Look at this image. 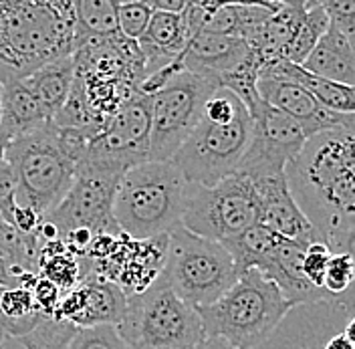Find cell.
<instances>
[{
    "instance_id": "6da1fadb",
    "label": "cell",
    "mask_w": 355,
    "mask_h": 349,
    "mask_svg": "<svg viewBox=\"0 0 355 349\" xmlns=\"http://www.w3.org/2000/svg\"><path fill=\"white\" fill-rule=\"evenodd\" d=\"M355 128L311 135L285 168L288 194L331 253L354 255Z\"/></svg>"
},
{
    "instance_id": "7a4b0ae2",
    "label": "cell",
    "mask_w": 355,
    "mask_h": 349,
    "mask_svg": "<svg viewBox=\"0 0 355 349\" xmlns=\"http://www.w3.org/2000/svg\"><path fill=\"white\" fill-rule=\"evenodd\" d=\"M87 142L83 133L61 130L53 119L17 133L4 153L17 180L15 202L41 219L49 216L69 192Z\"/></svg>"
},
{
    "instance_id": "3957f363",
    "label": "cell",
    "mask_w": 355,
    "mask_h": 349,
    "mask_svg": "<svg viewBox=\"0 0 355 349\" xmlns=\"http://www.w3.org/2000/svg\"><path fill=\"white\" fill-rule=\"evenodd\" d=\"M73 2L0 0V83L73 55Z\"/></svg>"
},
{
    "instance_id": "277c9868",
    "label": "cell",
    "mask_w": 355,
    "mask_h": 349,
    "mask_svg": "<svg viewBox=\"0 0 355 349\" xmlns=\"http://www.w3.org/2000/svg\"><path fill=\"white\" fill-rule=\"evenodd\" d=\"M186 180L172 162H144L119 178L113 220L133 240L168 237L182 222Z\"/></svg>"
},
{
    "instance_id": "5b68a950",
    "label": "cell",
    "mask_w": 355,
    "mask_h": 349,
    "mask_svg": "<svg viewBox=\"0 0 355 349\" xmlns=\"http://www.w3.org/2000/svg\"><path fill=\"white\" fill-rule=\"evenodd\" d=\"M291 303L257 269L239 275L212 305L196 311L206 337H220L236 349H252L287 315Z\"/></svg>"
},
{
    "instance_id": "8992f818",
    "label": "cell",
    "mask_w": 355,
    "mask_h": 349,
    "mask_svg": "<svg viewBox=\"0 0 355 349\" xmlns=\"http://www.w3.org/2000/svg\"><path fill=\"white\" fill-rule=\"evenodd\" d=\"M239 279L232 257L220 242L202 239L178 226L168 235V253L159 275L182 303L200 311L212 305Z\"/></svg>"
},
{
    "instance_id": "52a82bcc",
    "label": "cell",
    "mask_w": 355,
    "mask_h": 349,
    "mask_svg": "<svg viewBox=\"0 0 355 349\" xmlns=\"http://www.w3.org/2000/svg\"><path fill=\"white\" fill-rule=\"evenodd\" d=\"M125 349H192L206 339L200 315L159 281L130 295L115 325Z\"/></svg>"
},
{
    "instance_id": "ba28073f",
    "label": "cell",
    "mask_w": 355,
    "mask_h": 349,
    "mask_svg": "<svg viewBox=\"0 0 355 349\" xmlns=\"http://www.w3.org/2000/svg\"><path fill=\"white\" fill-rule=\"evenodd\" d=\"M259 224V198L252 180L232 174L214 186L188 184L180 226L202 239L226 242Z\"/></svg>"
},
{
    "instance_id": "9c48e42d",
    "label": "cell",
    "mask_w": 355,
    "mask_h": 349,
    "mask_svg": "<svg viewBox=\"0 0 355 349\" xmlns=\"http://www.w3.org/2000/svg\"><path fill=\"white\" fill-rule=\"evenodd\" d=\"M220 89L188 71H180L150 97V162H170L202 119L206 99Z\"/></svg>"
},
{
    "instance_id": "30bf717a",
    "label": "cell",
    "mask_w": 355,
    "mask_h": 349,
    "mask_svg": "<svg viewBox=\"0 0 355 349\" xmlns=\"http://www.w3.org/2000/svg\"><path fill=\"white\" fill-rule=\"evenodd\" d=\"M250 130L252 117L248 111L226 126L200 119L170 162L188 184L214 186L236 172Z\"/></svg>"
},
{
    "instance_id": "8fae6325",
    "label": "cell",
    "mask_w": 355,
    "mask_h": 349,
    "mask_svg": "<svg viewBox=\"0 0 355 349\" xmlns=\"http://www.w3.org/2000/svg\"><path fill=\"white\" fill-rule=\"evenodd\" d=\"M144 162H150V97L135 91L103 131L89 139L77 166L123 176Z\"/></svg>"
},
{
    "instance_id": "7c38bea8",
    "label": "cell",
    "mask_w": 355,
    "mask_h": 349,
    "mask_svg": "<svg viewBox=\"0 0 355 349\" xmlns=\"http://www.w3.org/2000/svg\"><path fill=\"white\" fill-rule=\"evenodd\" d=\"M309 133L283 111L261 101L252 117L250 139L234 174L248 180L285 176V168L299 155Z\"/></svg>"
},
{
    "instance_id": "4fadbf2b",
    "label": "cell",
    "mask_w": 355,
    "mask_h": 349,
    "mask_svg": "<svg viewBox=\"0 0 355 349\" xmlns=\"http://www.w3.org/2000/svg\"><path fill=\"white\" fill-rule=\"evenodd\" d=\"M119 178L121 176L107 170L77 166L69 192L61 204L44 219L59 228L61 239L73 228H89L95 235H121L111 212Z\"/></svg>"
},
{
    "instance_id": "5bb4252c",
    "label": "cell",
    "mask_w": 355,
    "mask_h": 349,
    "mask_svg": "<svg viewBox=\"0 0 355 349\" xmlns=\"http://www.w3.org/2000/svg\"><path fill=\"white\" fill-rule=\"evenodd\" d=\"M352 323L354 297L293 305L272 333L252 349H323L329 337Z\"/></svg>"
},
{
    "instance_id": "9a60e30c",
    "label": "cell",
    "mask_w": 355,
    "mask_h": 349,
    "mask_svg": "<svg viewBox=\"0 0 355 349\" xmlns=\"http://www.w3.org/2000/svg\"><path fill=\"white\" fill-rule=\"evenodd\" d=\"M168 253V237L133 240L119 235L115 253L91 269L93 275L115 283L125 297L137 295L157 281Z\"/></svg>"
},
{
    "instance_id": "2e32d148",
    "label": "cell",
    "mask_w": 355,
    "mask_h": 349,
    "mask_svg": "<svg viewBox=\"0 0 355 349\" xmlns=\"http://www.w3.org/2000/svg\"><path fill=\"white\" fill-rule=\"evenodd\" d=\"M259 97L266 105L283 111L291 119L301 124L309 137L333 128H355V115L325 110L305 89L291 81L259 79Z\"/></svg>"
},
{
    "instance_id": "e0dca14e",
    "label": "cell",
    "mask_w": 355,
    "mask_h": 349,
    "mask_svg": "<svg viewBox=\"0 0 355 349\" xmlns=\"http://www.w3.org/2000/svg\"><path fill=\"white\" fill-rule=\"evenodd\" d=\"M252 184L259 198V224L285 240L301 242L307 246L311 242H319L315 230L288 194L285 176L252 180Z\"/></svg>"
},
{
    "instance_id": "ac0fdd59",
    "label": "cell",
    "mask_w": 355,
    "mask_h": 349,
    "mask_svg": "<svg viewBox=\"0 0 355 349\" xmlns=\"http://www.w3.org/2000/svg\"><path fill=\"white\" fill-rule=\"evenodd\" d=\"M305 248L307 244L283 239L265 261L257 266V271L263 277L277 284V289L291 303V307L329 299L323 291L315 289L301 271Z\"/></svg>"
},
{
    "instance_id": "d6986e66",
    "label": "cell",
    "mask_w": 355,
    "mask_h": 349,
    "mask_svg": "<svg viewBox=\"0 0 355 349\" xmlns=\"http://www.w3.org/2000/svg\"><path fill=\"white\" fill-rule=\"evenodd\" d=\"M250 46L234 37H222L212 33H200L190 39L182 51L184 71L214 81L218 85L224 73L239 65L248 55Z\"/></svg>"
},
{
    "instance_id": "ffe728a7",
    "label": "cell",
    "mask_w": 355,
    "mask_h": 349,
    "mask_svg": "<svg viewBox=\"0 0 355 349\" xmlns=\"http://www.w3.org/2000/svg\"><path fill=\"white\" fill-rule=\"evenodd\" d=\"M259 79H283L297 83L303 87L311 97H315L325 110L343 113V115H355V89L347 85H339L327 79H321L305 71L301 65L288 63L285 59H272L261 67Z\"/></svg>"
},
{
    "instance_id": "44dd1931",
    "label": "cell",
    "mask_w": 355,
    "mask_h": 349,
    "mask_svg": "<svg viewBox=\"0 0 355 349\" xmlns=\"http://www.w3.org/2000/svg\"><path fill=\"white\" fill-rule=\"evenodd\" d=\"M301 67L321 79L354 87L355 41L329 24Z\"/></svg>"
},
{
    "instance_id": "7402d4cb",
    "label": "cell",
    "mask_w": 355,
    "mask_h": 349,
    "mask_svg": "<svg viewBox=\"0 0 355 349\" xmlns=\"http://www.w3.org/2000/svg\"><path fill=\"white\" fill-rule=\"evenodd\" d=\"M79 287L83 289V311L75 323V327H99V325H111L115 327L123 313L128 297L125 293L103 277L87 275Z\"/></svg>"
},
{
    "instance_id": "603a6c76",
    "label": "cell",
    "mask_w": 355,
    "mask_h": 349,
    "mask_svg": "<svg viewBox=\"0 0 355 349\" xmlns=\"http://www.w3.org/2000/svg\"><path fill=\"white\" fill-rule=\"evenodd\" d=\"M309 2H281L279 10L266 19L261 28L250 37L248 46L261 57V61H272L283 55L291 39L295 37L299 24L307 15Z\"/></svg>"
},
{
    "instance_id": "cb8c5ba5",
    "label": "cell",
    "mask_w": 355,
    "mask_h": 349,
    "mask_svg": "<svg viewBox=\"0 0 355 349\" xmlns=\"http://www.w3.org/2000/svg\"><path fill=\"white\" fill-rule=\"evenodd\" d=\"M53 117L26 89L22 79L0 83V131L10 139L21 131L37 128Z\"/></svg>"
},
{
    "instance_id": "d4e9b609",
    "label": "cell",
    "mask_w": 355,
    "mask_h": 349,
    "mask_svg": "<svg viewBox=\"0 0 355 349\" xmlns=\"http://www.w3.org/2000/svg\"><path fill=\"white\" fill-rule=\"evenodd\" d=\"M21 79L26 89L41 101L44 110L49 111V115L55 117L57 111L63 108L75 81L73 57L67 55L61 59H55Z\"/></svg>"
},
{
    "instance_id": "484cf974",
    "label": "cell",
    "mask_w": 355,
    "mask_h": 349,
    "mask_svg": "<svg viewBox=\"0 0 355 349\" xmlns=\"http://www.w3.org/2000/svg\"><path fill=\"white\" fill-rule=\"evenodd\" d=\"M73 21H75V46L87 41L111 39L119 33L115 0L113 2L111 0H75Z\"/></svg>"
},
{
    "instance_id": "4316f807",
    "label": "cell",
    "mask_w": 355,
    "mask_h": 349,
    "mask_svg": "<svg viewBox=\"0 0 355 349\" xmlns=\"http://www.w3.org/2000/svg\"><path fill=\"white\" fill-rule=\"evenodd\" d=\"M281 240L283 239L279 235H275L266 226L254 224L248 230H244L243 235L222 242V246L232 257V262L236 266V273L241 275V273L248 271V269H257L275 250V246Z\"/></svg>"
},
{
    "instance_id": "83f0119b",
    "label": "cell",
    "mask_w": 355,
    "mask_h": 349,
    "mask_svg": "<svg viewBox=\"0 0 355 349\" xmlns=\"http://www.w3.org/2000/svg\"><path fill=\"white\" fill-rule=\"evenodd\" d=\"M261 67L263 61L261 57L250 49L248 55L234 69H230L228 73H224L218 79V87L228 89L230 93H234L244 108L248 110L250 117H254V113L261 105V97H259V75H261Z\"/></svg>"
},
{
    "instance_id": "f1b7e54d",
    "label": "cell",
    "mask_w": 355,
    "mask_h": 349,
    "mask_svg": "<svg viewBox=\"0 0 355 349\" xmlns=\"http://www.w3.org/2000/svg\"><path fill=\"white\" fill-rule=\"evenodd\" d=\"M327 26H329V19L321 6V2H309L307 15H305L303 22L299 24V28H297L295 37L291 39V43L287 44V49L283 51L281 59H285L288 63H295V65H303L311 55V51L315 49L317 41L327 31Z\"/></svg>"
},
{
    "instance_id": "f546056e",
    "label": "cell",
    "mask_w": 355,
    "mask_h": 349,
    "mask_svg": "<svg viewBox=\"0 0 355 349\" xmlns=\"http://www.w3.org/2000/svg\"><path fill=\"white\" fill-rule=\"evenodd\" d=\"M79 329L69 321L41 315L35 327L17 339L22 349H65Z\"/></svg>"
},
{
    "instance_id": "4dcf8cb0",
    "label": "cell",
    "mask_w": 355,
    "mask_h": 349,
    "mask_svg": "<svg viewBox=\"0 0 355 349\" xmlns=\"http://www.w3.org/2000/svg\"><path fill=\"white\" fill-rule=\"evenodd\" d=\"M354 277H355V261L354 255L347 253H331L325 275H323V293L329 299H349L354 297Z\"/></svg>"
},
{
    "instance_id": "1f68e13d",
    "label": "cell",
    "mask_w": 355,
    "mask_h": 349,
    "mask_svg": "<svg viewBox=\"0 0 355 349\" xmlns=\"http://www.w3.org/2000/svg\"><path fill=\"white\" fill-rule=\"evenodd\" d=\"M39 277H43L53 284H57L63 293L77 287L83 281V266H81V259L71 255L69 250L51 257L39 264Z\"/></svg>"
},
{
    "instance_id": "d6a6232c",
    "label": "cell",
    "mask_w": 355,
    "mask_h": 349,
    "mask_svg": "<svg viewBox=\"0 0 355 349\" xmlns=\"http://www.w3.org/2000/svg\"><path fill=\"white\" fill-rule=\"evenodd\" d=\"M115 10H117L119 35H123L125 39H132V41L141 39V35L146 33L150 19L154 15L148 0H125V2L115 0Z\"/></svg>"
},
{
    "instance_id": "836d02e7",
    "label": "cell",
    "mask_w": 355,
    "mask_h": 349,
    "mask_svg": "<svg viewBox=\"0 0 355 349\" xmlns=\"http://www.w3.org/2000/svg\"><path fill=\"white\" fill-rule=\"evenodd\" d=\"M65 349H125V346L117 335L115 327L99 325V327L79 329Z\"/></svg>"
},
{
    "instance_id": "e575fe53",
    "label": "cell",
    "mask_w": 355,
    "mask_h": 349,
    "mask_svg": "<svg viewBox=\"0 0 355 349\" xmlns=\"http://www.w3.org/2000/svg\"><path fill=\"white\" fill-rule=\"evenodd\" d=\"M331 257V250L323 244V242H311L305 248L303 261H301V271L305 275V279L309 281L315 289L323 291V275H325V266Z\"/></svg>"
},
{
    "instance_id": "d590c367",
    "label": "cell",
    "mask_w": 355,
    "mask_h": 349,
    "mask_svg": "<svg viewBox=\"0 0 355 349\" xmlns=\"http://www.w3.org/2000/svg\"><path fill=\"white\" fill-rule=\"evenodd\" d=\"M321 6L329 24L355 41V0H325Z\"/></svg>"
},
{
    "instance_id": "8d00e7d4",
    "label": "cell",
    "mask_w": 355,
    "mask_h": 349,
    "mask_svg": "<svg viewBox=\"0 0 355 349\" xmlns=\"http://www.w3.org/2000/svg\"><path fill=\"white\" fill-rule=\"evenodd\" d=\"M28 291H31L33 305L37 309V313H41L44 317H53L55 309H57L59 301H61L63 291L57 284H53L51 281L43 279V277H37Z\"/></svg>"
},
{
    "instance_id": "74e56055",
    "label": "cell",
    "mask_w": 355,
    "mask_h": 349,
    "mask_svg": "<svg viewBox=\"0 0 355 349\" xmlns=\"http://www.w3.org/2000/svg\"><path fill=\"white\" fill-rule=\"evenodd\" d=\"M41 220L43 219H41L35 210H31V208H26V206L15 204L8 224H10L15 230L22 232V235H35V230H37V226L41 224Z\"/></svg>"
},
{
    "instance_id": "f35d334b",
    "label": "cell",
    "mask_w": 355,
    "mask_h": 349,
    "mask_svg": "<svg viewBox=\"0 0 355 349\" xmlns=\"http://www.w3.org/2000/svg\"><path fill=\"white\" fill-rule=\"evenodd\" d=\"M323 349H355L354 323H352V325H347L345 329H341V331H339V333H335L333 337H329Z\"/></svg>"
},
{
    "instance_id": "ab89813d",
    "label": "cell",
    "mask_w": 355,
    "mask_h": 349,
    "mask_svg": "<svg viewBox=\"0 0 355 349\" xmlns=\"http://www.w3.org/2000/svg\"><path fill=\"white\" fill-rule=\"evenodd\" d=\"M154 12H168V15H182L188 6V0H148Z\"/></svg>"
},
{
    "instance_id": "60d3db41",
    "label": "cell",
    "mask_w": 355,
    "mask_h": 349,
    "mask_svg": "<svg viewBox=\"0 0 355 349\" xmlns=\"http://www.w3.org/2000/svg\"><path fill=\"white\" fill-rule=\"evenodd\" d=\"M192 349H236L232 348L230 343H226L220 337H206L204 341H200L198 346H194Z\"/></svg>"
},
{
    "instance_id": "b9f144b4",
    "label": "cell",
    "mask_w": 355,
    "mask_h": 349,
    "mask_svg": "<svg viewBox=\"0 0 355 349\" xmlns=\"http://www.w3.org/2000/svg\"><path fill=\"white\" fill-rule=\"evenodd\" d=\"M0 220H2V219H0Z\"/></svg>"
}]
</instances>
